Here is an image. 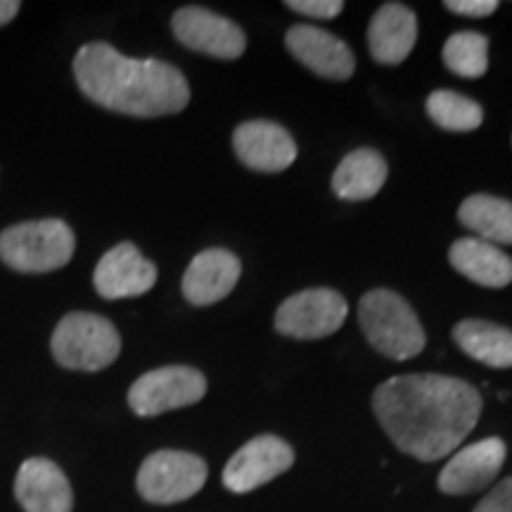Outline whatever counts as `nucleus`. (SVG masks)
<instances>
[{
    "instance_id": "nucleus-7",
    "label": "nucleus",
    "mask_w": 512,
    "mask_h": 512,
    "mask_svg": "<svg viewBox=\"0 0 512 512\" xmlns=\"http://www.w3.org/2000/svg\"><path fill=\"white\" fill-rule=\"evenodd\" d=\"M207 394V377L188 366H166L138 377L128 389V406L140 418L178 411L202 401Z\"/></svg>"
},
{
    "instance_id": "nucleus-10",
    "label": "nucleus",
    "mask_w": 512,
    "mask_h": 512,
    "mask_svg": "<svg viewBox=\"0 0 512 512\" xmlns=\"http://www.w3.org/2000/svg\"><path fill=\"white\" fill-rule=\"evenodd\" d=\"M294 465V451L285 439L275 434H261L228 460L223 470V484L233 494H249L280 477Z\"/></svg>"
},
{
    "instance_id": "nucleus-4",
    "label": "nucleus",
    "mask_w": 512,
    "mask_h": 512,
    "mask_svg": "<svg viewBox=\"0 0 512 512\" xmlns=\"http://www.w3.org/2000/svg\"><path fill=\"white\" fill-rule=\"evenodd\" d=\"M74 249V230L60 219L17 223L0 233V259L19 273L57 271L72 261Z\"/></svg>"
},
{
    "instance_id": "nucleus-27",
    "label": "nucleus",
    "mask_w": 512,
    "mask_h": 512,
    "mask_svg": "<svg viewBox=\"0 0 512 512\" xmlns=\"http://www.w3.org/2000/svg\"><path fill=\"white\" fill-rule=\"evenodd\" d=\"M19 8H22V5H19L17 0H0V27L12 22V19L17 17Z\"/></svg>"
},
{
    "instance_id": "nucleus-18",
    "label": "nucleus",
    "mask_w": 512,
    "mask_h": 512,
    "mask_svg": "<svg viewBox=\"0 0 512 512\" xmlns=\"http://www.w3.org/2000/svg\"><path fill=\"white\" fill-rule=\"evenodd\" d=\"M448 261L472 283L501 290L512 283V259L501 247L479 238H463L448 249Z\"/></svg>"
},
{
    "instance_id": "nucleus-15",
    "label": "nucleus",
    "mask_w": 512,
    "mask_h": 512,
    "mask_svg": "<svg viewBox=\"0 0 512 512\" xmlns=\"http://www.w3.org/2000/svg\"><path fill=\"white\" fill-rule=\"evenodd\" d=\"M15 496L24 512H72L74 508L72 484L48 458H29L19 467Z\"/></svg>"
},
{
    "instance_id": "nucleus-9",
    "label": "nucleus",
    "mask_w": 512,
    "mask_h": 512,
    "mask_svg": "<svg viewBox=\"0 0 512 512\" xmlns=\"http://www.w3.org/2000/svg\"><path fill=\"white\" fill-rule=\"evenodd\" d=\"M171 29L185 48L216 60H238L247 48V36L238 24L197 5L178 10L171 19Z\"/></svg>"
},
{
    "instance_id": "nucleus-21",
    "label": "nucleus",
    "mask_w": 512,
    "mask_h": 512,
    "mask_svg": "<svg viewBox=\"0 0 512 512\" xmlns=\"http://www.w3.org/2000/svg\"><path fill=\"white\" fill-rule=\"evenodd\" d=\"M458 219L479 240L491 245H512V202L494 195H470L460 204Z\"/></svg>"
},
{
    "instance_id": "nucleus-11",
    "label": "nucleus",
    "mask_w": 512,
    "mask_h": 512,
    "mask_svg": "<svg viewBox=\"0 0 512 512\" xmlns=\"http://www.w3.org/2000/svg\"><path fill=\"white\" fill-rule=\"evenodd\" d=\"M508 456L503 439L489 437L470 444L444 465L439 475V491L448 496H470L489 486L501 472Z\"/></svg>"
},
{
    "instance_id": "nucleus-14",
    "label": "nucleus",
    "mask_w": 512,
    "mask_h": 512,
    "mask_svg": "<svg viewBox=\"0 0 512 512\" xmlns=\"http://www.w3.org/2000/svg\"><path fill=\"white\" fill-rule=\"evenodd\" d=\"M285 46L306 69L323 79L347 81L356 72V57L351 48L342 38L323 29L297 24L285 34Z\"/></svg>"
},
{
    "instance_id": "nucleus-1",
    "label": "nucleus",
    "mask_w": 512,
    "mask_h": 512,
    "mask_svg": "<svg viewBox=\"0 0 512 512\" xmlns=\"http://www.w3.org/2000/svg\"><path fill=\"white\" fill-rule=\"evenodd\" d=\"M373 411L399 451L434 463L456 451L475 430L482 394L458 377L399 375L375 389Z\"/></svg>"
},
{
    "instance_id": "nucleus-2",
    "label": "nucleus",
    "mask_w": 512,
    "mask_h": 512,
    "mask_svg": "<svg viewBox=\"0 0 512 512\" xmlns=\"http://www.w3.org/2000/svg\"><path fill=\"white\" fill-rule=\"evenodd\" d=\"M74 76L86 98L128 117H164L185 110L190 86L162 60H131L107 43H86L74 57Z\"/></svg>"
},
{
    "instance_id": "nucleus-6",
    "label": "nucleus",
    "mask_w": 512,
    "mask_h": 512,
    "mask_svg": "<svg viewBox=\"0 0 512 512\" xmlns=\"http://www.w3.org/2000/svg\"><path fill=\"white\" fill-rule=\"evenodd\" d=\"M209 467L200 456L188 451H157L140 465L136 486L147 503H183L200 494L207 482Z\"/></svg>"
},
{
    "instance_id": "nucleus-3",
    "label": "nucleus",
    "mask_w": 512,
    "mask_h": 512,
    "mask_svg": "<svg viewBox=\"0 0 512 512\" xmlns=\"http://www.w3.org/2000/svg\"><path fill=\"white\" fill-rule=\"evenodd\" d=\"M358 323L370 347L392 361H408L425 349V330L413 306L392 290H370L358 302Z\"/></svg>"
},
{
    "instance_id": "nucleus-16",
    "label": "nucleus",
    "mask_w": 512,
    "mask_h": 512,
    "mask_svg": "<svg viewBox=\"0 0 512 512\" xmlns=\"http://www.w3.org/2000/svg\"><path fill=\"white\" fill-rule=\"evenodd\" d=\"M240 259L228 249H204L190 261L183 275V294L192 306H211L226 299L238 285Z\"/></svg>"
},
{
    "instance_id": "nucleus-24",
    "label": "nucleus",
    "mask_w": 512,
    "mask_h": 512,
    "mask_svg": "<svg viewBox=\"0 0 512 512\" xmlns=\"http://www.w3.org/2000/svg\"><path fill=\"white\" fill-rule=\"evenodd\" d=\"M287 8L313 19H332L344 10L342 0H287Z\"/></svg>"
},
{
    "instance_id": "nucleus-23",
    "label": "nucleus",
    "mask_w": 512,
    "mask_h": 512,
    "mask_svg": "<svg viewBox=\"0 0 512 512\" xmlns=\"http://www.w3.org/2000/svg\"><path fill=\"white\" fill-rule=\"evenodd\" d=\"M444 64L463 79H479L489 69V38L477 31H458L441 50Z\"/></svg>"
},
{
    "instance_id": "nucleus-17",
    "label": "nucleus",
    "mask_w": 512,
    "mask_h": 512,
    "mask_svg": "<svg viewBox=\"0 0 512 512\" xmlns=\"http://www.w3.org/2000/svg\"><path fill=\"white\" fill-rule=\"evenodd\" d=\"M418 41V17L401 3H384L370 19L368 48L377 64L396 67Z\"/></svg>"
},
{
    "instance_id": "nucleus-8",
    "label": "nucleus",
    "mask_w": 512,
    "mask_h": 512,
    "mask_svg": "<svg viewBox=\"0 0 512 512\" xmlns=\"http://www.w3.org/2000/svg\"><path fill=\"white\" fill-rule=\"evenodd\" d=\"M347 299L328 287L292 294L275 311V330L294 339L330 337L347 320Z\"/></svg>"
},
{
    "instance_id": "nucleus-25",
    "label": "nucleus",
    "mask_w": 512,
    "mask_h": 512,
    "mask_svg": "<svg viewBox=\"0 0 512 512\" xmlns=\"http://www.w3.org/2000/svg\"><path fill=\"white\" fill-rule=\"evenodd\" d=\"M472 512H512V477L498 482Z\"/></svg>"
},
{
    "instance_id": "nucleus-19",
    "label": "nucleus",
    "mask_w": 512,
    "mask_h": 512,
    "mask_svg": "<svg viewBox=\"0 0 512 512\" xmlns=\"http://www.w3.org/2000/svg\"><path fill=\"white\" fill-rule=\"evenodd\" d=\"M387 162L373 147H358L339 162L332 174V192L339 200H370L387 181Z\"/></svg>"
},
{
    "instance_id": "nucleus-13",
    "label": "nucleus",
    "mask_w": 512,
    "mask_h": 512,
    "mask_svg": "<svg viewBox=\"0 0 512 512\" xmlns=\"http://www.w3.org/2000/svg\"><path fill=\"white\" fill-rule=\"evenodd\" d=\"M157 283V266L147 261L131 242H121L95 266L93 285L100 297L126 299L150 292Z\"/></svg>"
},
{
    "instance_id": "nucleus-20",
    "label": "nucleus",
    "mask_w": 512,
    "mask_h": 512,
    "mask_svg": "<svg viewBox=\"0 0 512 512\" xmlns=\"http://www.w3.org/2000/svg\"><path fill=\"white\" fill-rule=\"evenodd\" d=\"M453 339L467 356L496 370L512 368V330L489 320L467 318L453 328Z\"/></svg>"
},
{
    "instance_id": "nucleus-26",
    "label": "nucleus",
    "mask_w": 512,
    "mask_h": 512,
    "mask_svg": "<svg viewBox=\"0 0 512 512\" xmlns=\"http://www.w3.org/2000/svg\"><path fill=\"white\" fill-rule=\"evenodd\" d=\"M444 8L456 12L460 17L479 19V17L494 15L498 10V3L496 0H446Z\"/></svg>"
},
{
    "instance_id": "nucleus-12",
    "label": "nucleus",
    "mask_w": 512,
    "mask_h": 512,
    "mask_svg": "<svg viewBox=\"0 0 512 512\" xmlns=\"http://www.w3.org/2000/svg\"><path fill=\"white\" fill-rule=\"evenodd\" d=\"M233 150L242 164L261 174H280L297 159V143L273 121L240 124L233 133Z\"/></svg>"
},
{
    "instance_id": "nucleus-22",
    "label": "nucleus",
    "mask_w": 512,
    "mask_h": 512,
    "mask_svg": "<svg viewBox=\"0 0 512 512\" xmlns=\"http://www.w3.org/2000/svg\"><path fill=\"white\" fill-rule=\"evenodd\" d=\"M427 114L437 126L456 133L475 131L484 121L482 105L456 91H434L427 98Z\"/></svg>"
},
{
    "instance_id": "nucleus-5",
    "label": "nucleus",
    "mask_w": 512,
    "mask_h": 512,
    "mask_svg": "<svg viewBox=\"0 0 512 512\" xmlns=\"http://www.w3.org/2000/svg\"><path fill=\"white\" fill-rule=\"evenodd\" d=\"M55 361L69 370L98 373L119 358L121 337L107 318L95 313H67L50 339Z\"/></svg>"
}]
</instances>
